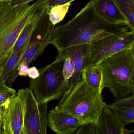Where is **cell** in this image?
<instances>
[{"label":"cell","instance_id":"obj_1","mask_svg":"<svg viewBox=\"0 0 134 134\" xmlns=\"http://www.w3.org/2000/svg\"><path fill=\"white\" fill-rule=\"evenodd\" d=\"M131 29L127 24L105 20L97 13L91 0L72 19L54 28L51 44L59 54L69 47L91 44L109 35Z\"/></svg>","mask_w":134,"mask_h":134},{"label":"cell","instance_id":"obj_2","mask_svg":"<svg viewBox=\"0 0 134 134\" xmlns=\"http://www.w3.org/2000/svg\"><path fill=\"white\" fill-rule=\"evenodd\" d=\"M102 93L81 77L63 95L55 109L69 114L83 124H96L106 104Z\"/></svg>","mask_w":134,"mask_h":134},{"label":"cell","instance_id":"obj_3","mask_svg":"<svg viewBox=\"0 0 134 134\" xmlns=\"http://www.w3.org/2000/svg\"><path fill=\"white\" fill-rule=\"evenodd\" d=\"M42 0L14 5L10 0L0 1V69L9 58L24 27L32 20Z\"/></svg>","mask_w":134,"mask_h":134},{"label":"cell","instance_id":"obj_4","mask_svg":"<svg viewBox=\"0 0 134 134\" xmlns=\"http://www.w3.org/2000/svg\"><path fill=\"white\" fill-rule=\"evenodd\" d=\"M102 74L103 87L116 99L134 94V46L97 63Z\"/></svg>","mask_w":134,"mask_h":134},{"label":"cell","instance_id":"obj_5","mask_svg":"<svg viewBox=\"0 0 134 134\" xmlns=\"http://www.w3.org/2000/svg\"><path fill=\"white\" fill-rule=\"evenodd\" d=\"M65 59L63 53L58 54L55 61L39 69L37 78L30 80L29 88L40 103H48L59 99L69 89V81L64 77L63 73Z\"/></svg>","mask_w":134,"mask_h":134},{"label":"cell","instance_id":"obj_6","mask_svg":"<svg viewBox=\"0 0 134 134\" xmlns=\"http://www.w3.org/2000/svg\"><path fill=\"white\" fill-rule=\"evenodd\" d=\"M18 94L23 103V134H46L48 103L39 102L30 88L19 90Z\"/></svg>","mask_w":134,"mask_h":134},{"label":"cell","instance_id":"obj_7","mask_svg":"<svg viewBox=\"0 0 134 134\" xmlns=\"http://www.w3.org/2000/svg\"><path fill=\"white\" fill-rule=\"evenodd\" d=\"M134 46V30L109 35L90 44L88 65L97 64L119 52Z\"/></svg>","mask_w":134,"mask_h":134},{"label":"cell","instance_id":"obj_8","mask_svg":"<svg viewBox=\"0 0 134 134\" xmlns=\"http://www.w3.org/2000/svg\"><path fill=\"white\" fill-rule=\"evenodd\" d=\"M0 119L1 134H23V103L18 95L0 104Z\"/></svg>","mask_w":134,"mask_h":134},{"label":"cell","instance_id":"obj_9","mask_svg":"<svg viewBox=\"0 0 134 134\" xmlns=\"http://www.w3.org/2000/svg\"><path fill=\"white\" fill-rule=\"evenodd\" d=\"M126 125L119 114L105 107L96 124H82L76 134H124Z\"/></svg>","mask_w":134,"mask_h":134},{"label":"cell","instance_id":"obj_10","mask_svg":"<svg viewBox=\"0 0 134 134\" xmlns=\"http://www.w3.org/2000/svg\"><path fill=\"white\" fill-rule=\"evenodd\" d=\"M82 124L76 118L55 108L48 113L47 125L57 134H74Z\"/></svg>","mask_w":134,"mask_h":134},{"label":"cell","instance_id":"obj_11","mask_svg":"<svg viewBox=\"0 0 134 134\" xmlns=\"http://www.w3.org/2000/svg\"><path fill=\"white\" fill-rule=\"evenodd\" d=\"M62 52L70 57L74 63V71L71 77L70 88L81 78L82 71L88 65L90 58V44L72 46L66 48Z\"/></svg>","mask_w":134,"mask_h":134},{"label":"cell","instance_id":"obj_12","mask_svg":"<svg viewBox=\"0 0 134 134\" xmlns=\"http://www.w3.org/2000/svg\"><path fill=\"white\" fill-rule=\"evenodd\" d=\"M92 1L96 10L105 20L114 24H127L129 26L127 20L119 10L114 0Z\"/></svg>","mask_w":134,"mask_h":134},{"label":"cell","instance_id":"obj_13","mask_svg":"<svg viewBox=\"0 0 134 134\" xmlns=\"http://www.w3.org/2000/svg\"><path fill=\"white\" fill-rule=\"evenodd\" d=\"M81 77L92 87L102 92V74L97 64H91L85 67L81 73Z\"/></svg>","mask_w":134,"mask_h":134},{"label":"cell","instance_id":"obj_14","mask_svg":"<svg viewBox=\"0 0 134 134\" xmlns=\"http://www.w3.org/2000/svg\"><path fill=\"white\" fill-rule=\"evenodd\" d=\"M29 40L20 48L12 53L7 60L3 68L1 79L6 81L12 71L14 69L16 65L21 58L26 50L28 47Z\"/></svg>","mask_w":134,"mask_h":134},{"label":"cell","instance_id":"obj_15","mask_svg":"<svg viewBox=\"0 0 134 134\" xmlns=\"http://www.w3.org/2000/svg\"><path fill=\"white\" fill-rule=\"evenodd\" d=\"M121 12L128 22L129 26L134 30V0H114Z\"/></svg>","mask_w":134,"mask_h":134},{"label":"cell","instance_id":"obj_16","mask_svg":"<svg viewBox=\"0 0 134 134\" xmlns=\"http://www.w3.org/2000/svg\"><path fill=\"white\" fill-rule=\"evenodd\" d=\"M71 5V3H69L63 5L54 6L50 8L48 17L53 25L55 26L56 24L63 20Z\"/></svg>","mask_w":134,"mask_h":134},{"label":"cell","instance_id":"obj_17","mask_svg":"<svg viewBox=\"0 0 134 134\" xmlns=\"http://www.w3.org/2000/svg\"><path fill=\"white\" fill-rule=\"evenodd\" d=\"M106 107L119 114L126 125L134 122V109H121L106 104Z\"/></svg>","mask_w":134,"mask_h":134},{"label":"cell","instance_id":"obj_18","mask_svg":"<svg viewBox=\"0 0 134 134\" xmlns=\"http://www.w3.org/2000/svg\"><path fill=\"white\" fill-rule=\"evenodd\" d=\"M16 90L8 87L5 81L0 79V104L10 98L15 96Z\"/></svg>","mask_w":134,"mask_h":134},{"label":"cell","instance_id":"obj_19","mask_svg":"<svg viewBox=\"0 0 134 134\" xmlns=\"http://www.w3.org/2000/svg\"><path fill=\"white\" fill-rule=\"evenodd\" d=\"M110 105L120 109H134V94L128 97L116 99L115 102Z\"/></svg>","mask_w":134,"mask_h":134},{"label":"cell","instance_id":"obj_20","mask_svg":"<svg viewBox=\"0 0 134 134\" xmlns=\"http://www.w3.org/2000/svg\"><path fill=\"white\" fill-rule=\"evenodd\" d=\"M62 53H63L65 56L63 69V76L65 79L69 80L71 78L74 71V62L70 57L66 55L63 52Z\"/></svg>","mask_w":134,"mask_h":134},{"label":"cell","instance_id":"obj_21","mask_svg":"<svg viewBox=\"0 0 134 134\" xmlns=\"http://www.w3.org/2000/svg\"><path fill=\"white\" fill-rule=\"evenodd\" d=\"M74 0H46V3L51 8L54 6L63 5L69 3H72Z\"/></svg>","mask_w":134,"mask_h":134},{"label":"cell","instance_id":"obj_22","mask_svg":"<svg viewBox=\"0 0 134 134\" xmlns=\"http://www.w3.org/2000/svg\"><path fill=\"white\" fill-rule=\"evenodd\" d=\"M40 76L39 70L36 67H31L29 69L28 76L31 79H35L37 78Z\"/></svg>","mask_w":134,"mask_h":134},{"label":"cell","instance_id":"obj_23","mask_svg":"<svg viewBox=\"0 0 134 134\" xmlns=\"http://www.w3.org/2000/svg\"><path fill=\"white\" fill-rule=\"evenodd\" d=\"M29 67L28 65H24L20 68L19 72V76H27Z\"/></svg>","mask_w":134,"mask_h":134},{"label":"cell","instance_id":"obj_24","mask_svg":"<svg viewBox=\"0 0 134 134\" xmlns=\"http://www.w3.org/2000/svg\"><path fill=\"white\" fill-rule=\"evenodd\" d=\"M14 5H21L29 3L32 1L36 0H10Z\"/></svg>","mask_w":134,"mask_h":134},{"label":"cell","instance_id":"obj_25","mask_svg":"<svg viewBox=\"0 0 134 134\" xmlns=\"http://www.w3.org/2000/svg\"><path fill=\"white\" fill-rule=\"evenodd\" d=\"M134 130L125 129L124 131V134H131L134 132Z\"/></svg>","mask_w":134,"mask_h":134},{"label":"cell","instance_id":"obj_26","mask_svg":"<svg viewBox=\"0 0 134 134\" xmlns=\"http://www.w3.org/2000/svg\"><path fill=\"white\" fill-rule=\"evenodd\" d=\"M2 71H3V69H0V79H1V77Z\"/></svg>","mask_w":134,"mask_h":134},{"label":"cell","instance_id":"obj_27","mask_svg":"<svg viewBox=\"0 0 134 134\" xmlns=\"http://www.w3.org/2000/svg\"><path fill=\"white\" fill-rule=\"evenodd\" d=\"M0 134H1V121L0 119Z\"/></svg>","mask_w":134,"mask_h":134},{"label":"cell","instance_id":"obj_28","mask_svg":"<svg viewBox=\"0 0 134 134\" xmlns=\"http://www.w3.org/2000/svg\"><path fill=\"white\" fill-rule=\"evenodd\" d=\"M8 1V0H0V1Z\"/></svg>","mask_w":134,"mask_h":134}]
</instances>
